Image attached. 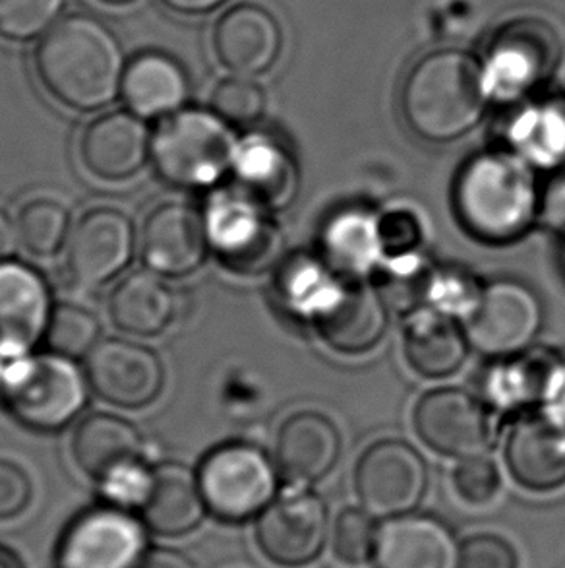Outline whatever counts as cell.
I'll return each mask as SVG.
<instances>
[{"label":"cell","mask_w":565,"mask_h":568,"mask_svg":"<svg viewBox=\"0 0 565 568\" xmlns=\"http://www.w3.org/2000/svg\"><path fill=\"white\" fill-rule=\"evenodd\" d=\"M0 568H25V565L14 549L0 544Z\"/></svg>","instance_id":"816d5d0a"},{"label":"cell","mask_w":565,"mask_h":568,"mask_svg":"<svg viewBox=\"0 0 565 568\" xmlns=\"http://www.w3.org/2000/svg\"><path fill=\"white\" fill-rule=\"evenodd\" d=\"M101 2H105V4H129L132 0H101Z\"/></svg>","instance_id":"f5cc1de1"},{"label":"cell","mask_w":565,"mask_h":568,"mask_svg":"<svg viewBox=\"0 0 565 568\" xmlns=\"http://www.w3.org/2000/svg\"><path fill=\"white\" fill-rule=\"evenodd\" d=\"M212 253L243 277L271 274L287 256V241L274 212L237 185L217 186L202 210Z\"/></svg>","instance_id":"8992f818"},{"label":"cell","mask_w":565,"mask_h":568,"mask_svg":"<svg viewBox=\"0 0 565 568\" xmlns=\"http://www.w3.org/2000/svg\"><path fill=\"white\" fill-rule=\"evenodd\" d=\"M403 352L417 375L440 381L461 371L471 344L459 321L434 308L421 307L407 315Z\"/></svg>","instance_id":"4316f807"},{"label":"cell","mask_w":565,"mask_h":568,"mask_svg":"<svg viewBox=\"0 0 565 568\" xmlns=\"http://www.w3.org/2000/svg\"><path fill=\"white\" fill-rule=\"evenodd\" d=\"M212 111L230 126H253L266 111V93L248 77H233L215 85Z\"/></svg>","instance_id":"ab89813d"},{"label":"cell","mask_w":565,"mask_h":568,"mask_svg":"<svg viewBox=\"0 0 565 568\" xmlns=\"http://www.w3.org/2000/svg\"><path fill=\"white\" fill-rule=\"evenodd\" d=\"M541 409H546L565 419V352L556 354V362L552 367L551 381H548Z\"/></svg>","instance_id":"7dc6e473"},{"label":"cell","mask_w":565,"mask_h":568,"mask_svg":"<svg viewBox=\"0 0 565 568\" xmlns=\"http://www.w3.org/2000/svg\"><path fill=\"white\" fill-rule=\"evenodd\" d=\"M461 544L448 524L430 515L388 518L380 526L376 568H459Z\"/></svg>","instance_id":"cb8c5ba5"},{"label":"cell","mask_w":565,"mask_h":568,"mask_svg":"<svg viewBox=\"0 0 565 568\" xmlns=\"http://www.w3.org/2000/svg\"><path fill=\"white\" fill-rule=\"evenodd\" d=\"M33 484L25 469L14 460L0 458V523L12 520L30 507Z\"/></svg>","instance_id":"f6af8a7d"},{"label":"cell","mask_w":565,"mask_h":568,"mask_svg":"<svg viewBox=\"0 0 565 568\" xmlns=\"http://www.w3.org/2000/svg\"><path fill=\"white\" fill-rule=\"evenodd\" d=\"M84 369L93 394L123 409L150 406L165 386L160 355L131 339H101L85 357Z\"/></svg>","instance_id":"9a60e30c"},{"label":"cell","mask_w":565,"mask_h":568,"mask_svg":"<svg viewBox=\"0 0 565 568\" xmlns=\"http://www.w3.org/2000/svg\"><path fill=\"white\" fill-rule=\"evenodd\" d=\"M378 212L351 204L337 207L321 223L318 254L345 280L370 282L386 261Z\"/></svg>","instance_id":"44dd1931"},{"label":"cell","mask_w":565,"mask_h":568,"mask_svg":"<svg viewBox=\"0 0 565 568\" xmlns=\"http://www.w3.org/2000/svg\"><path fill=\"white\" fill-rule=\"evenodd\" d=\"M153 484V468L147 466L145 458L124 464L115 471H111L97 481L101 499L109 505L126 508V510H142L147 500Z\"/></svg>","instance_id":"b9f144b4"},{"label":"cell","mask_w":565,"mask_h":568,"mask_svg":"<svg viewBox=\"0 0 565 568\" xmlns=\"http://www.w3.org/2000/svg\"><path fill=\"white\" fill-rule=\"evenodd\" d=\"M564 268H565V246H564Z\"/></svg>","instance_id":"db71d44e"},{"label":"cell","mask_w":565,"mask_h":568,"mask_svg":"<svg viewBox=\"0 0 565 568\" xmlns=\"http://www.w3.org/2000/svg\"><path fill=\"white\" fill-rule=\"evenodd\" d=\"M230 178L233 185L274 214L292 206L302 186L297 155L269 132H250L238 139Z\"/></svg>","instance_id":"d6986e66"},{"label":"cell","mask_w":565,"mask_h":568,"mask_svg":"<svg viewBox=\"0 0 565 568\" xmlns=\"http://www.w3.org/2000/svg\"><path fill=\"white\" fill-rule=\"evenodd\" d=\"M124 103L142 119H165L181 111L191 95V84L178 62L167 54L144 53L124 70Z\"/></svg>","instance_id":"1f68e13d"},{"label":"cell","mask_w":565,"mask_h":568,"mask_svg":"<svg viewBox=\"0 0 565 568\" xmlns=\"http://www.w3.org/2000/svg\"><path fill=\"white\" fill-rule=\"evenodd\" d=\"M35 69L47 92L76 111H97L123 88V47L92 16H69L41 39Z\"/></svg>","instance_id":"7a4b0ae2"},{"label":"cell","mask_w":565,"mask_h":568,"mask_svg":"<svg viewBox=\"0 0 565 568\" xmlns=\"http://www.w3.org/2000/svg\"><path fill=\"white\" fill-rule=\"evenodd\" d=\"M206 500L198 474L181 462H165L153 468V484L140 516L147 530L163 538H183L204 523Z\"/></svg>","instance_id":"484cf974"},{"label":"cell","mask_w":565,"mask_h":568,"mask_svg":"<svg viewBox=\"0 0 565 568\" xmlns=\"http://www.w3.org/2000/svg\"><path fill=\"white\" fill-rule=\"evenodd\" d=\"M20 243L12 217L0 207V262L14 258L16 246Z\"/></svg>","instance_id":"681fc988"},{"label":"cell","mask_w":565,"mask_h":568,"mask_svg":"<svg viewBox=\"0 0 565 568\" xmlns=\"http://www.w3.org/2000/svg\"><path fill=\"white\" fill-rule=\"evenodd\" d=\"M142 516L101 503L78 515L56 547L59 568H136L150 551Z\"/></svg>","instance_id":"9c48e42d"},{"label":"cell","mask_w":565,"mask_h":568,"mask_svg":"<svg viewBox=\"0 0 565 568\" xmlns=\"http://www.w3.org/2000/svg\"><path fill=\"white\" fill-rule=\"evenodd\" d=\"M505 146L535 170L565 168V95L554 93L520 103L504 126Z\"/></svg>","instance_id":"83f0119b"},{"label":"cell","mask_w":565,"mask_h":568,"mask_svg":"<svg viewBox=\"0 0 565 568\" xmlns=\"http://www.w3.org/2000/svg\"><path fill=\"white\" fill-rule=\"evenodd\" d=\"M428 464L401 438H382L368 446L355 468V489L362 508L376 518L414 513L428 491Z\"/></svg>","instance_id":"7c38bea8"},{"label":"cell","mask_w":565,"mask_h":568,"mask_svg":"<svg viewBox=\"0 0 565 568\" xmlns=\"http://www.w3.org/2000/svg\"><path fill=\"white\" fill-rule=\"evenodd\" d=\"M64 0H0V38L30 41L51 30Z\"/></svg>","instance_id":"60d3db41"},{"label":"cell","mask_w":565,"mask_h":568,"mask_svg":"<svg viewBox=\"0 0 565 568\" xmlns=\"http://www.w3.org/2000/svg\"><path fill=\"white\" fill-rule=\"evenodd\" d=\"M238 139L222 116L181 109L161 119L152 134L153 170L161 181L186 191H214L230 175Z\"/></svg>","instance_id":"5b68a950"},{"label":"cell","mask_w":565,"mask_h":568,"mask_svg":"<svg viewBox=\"0 0 565 568\" xmlns=\"http://www.w3.org/2000/svg\"><path fill=\"white\" fill-rule=\"evenodd\" d=\"M505 466L527 491L564 487L565 419L541 407L517 415L505 438Z\"/></svg>","instance_id":"ac0fdd59"},{"label":"cell","mask_w":565,"mask_h":568,"mask_svg":"<svg viewBox=\"0 0 565 568\" xmlns=\"http://www.w3.org/2000/svg\"><path fill=\"white\" fill-rule=\"evenodd\" d=\"M225 0H165L167 7L173 8L176 12H184V14H202V12H209L215 7L223 4Z\"/></svg>","instance_id":"f907efd6"},{"label":"cell","mask_w":565,"mask_h":568,"mask_svg":"<svg viewBox=\"0 0 565 568\" xmlns=\"http://www.w3.org/2000/svg\"><path fill=\"white\" fill-rule=\"evenodd\" d=\"M101 342L97 316L74 303H56L47 326L45 344L49 352L74 362L85 359Z\"/></svg>","instance_id":"8d00e7d4"},{"label":"cell","mask_w":565,"mask_h":568,"mask_svg":"<svg viewBox=\"0 0 565 568\" xmlns=\"http://www.w3.org/2000/svg\"><path fill=\"white\" fill-rule=\"evenodd\" d=\"M328 536V505L308 487L290 485L256 518L258 547L279 567L302 568L316 561Z\"/></svg>","instance_id":"4fadbf2b"},{"label":"cell","mask_w":565,"mask_h":568,"mask_svg":"<svg viewBox=\"0 0 565 568\" xmlns=\"http://www.w3.org/2000/svg\"><path fill=\"white\" fill-rule=\"evenodd\" d=\"M282 33L276 16L258 4L230 8L214 30L217 59L237 77L268 72L281 53Z\"/></svg>","instance_id":"d4e9b609"},{"label":"cell","mask_w":565,"mask_h":568,"mask_svg":"<svg viewBox=\"0 0 565 568\" xmlns=\"http://www.w3.org/2000/svg\"><path fill=\"white\" fill-rule=\"evenodd\" d=\"M538 223L565 237V168L552 171L541 191Z\"/></svg>","instance_id":"bcb514c9"},{"label":"cell","mask_w":565,"mask_h":568,"mask_svg":"<svg viewBox=\"0 0 565 568\" xmlns=\"http://www.w3.org/2000/svg\"><path fill=\"white\" fill-rule=\"evenodd\" d=\"M453 487L466 505L486 507L502 491V474L489 454L474 456L459 460L453 469Z\"/></svg>","instance_id":"7bdbcfd3"},{"label":"cell","mask_w":565,"mask_h":568,"mask_svg":"<svg viewBox=\"0 0 565 568\" xmlns=\"http://www.w3.org/2000/svg\"><path fill=\"white\" fill-rule=\"evenodd\" d=\"M90 390L85 369L49 349L0 359V404L28 429L69 427L84 412Z\"/></svg>","instance_id":"277c9868"},{"label":"cell","mask_w":565,"mask_h":568,"mask_svg":"<svg viewBox=\"0 0 565 568\" xmlns=\"http://www.w3.org/2000/svg\"><path fill=\"white\" fill-rule=\"evenodd\" d=\"M386 261L427 253L428 225L411 204H391L378 212Z\"/></svg>","instance_id":"74e56055"},{"label":"cell","mask_w":565,"mask_h":568,"mask_svg":"<svg viewBox=\"0 0 565 568\" xmlns=\"http://www.w3.org/2000/svg\"><path fill=\"white\" fill-rule=\"evenodd\" d=\"M70 450L78 468L95 481L145 458L144 440L134 423L113 414H92L78 423Z\"/></svg>","instance_id":"4dcf8cb0"},{"label":"cell","mask_w":565,"mask_h":568,"mask_svg":"<svg viewBox=\"0 0 565 568\" xmlns=\"http://www.w3.org/2000/svg\"><path fill=\"white\" fill-rule=\"evenodd\" d=\"M490 95L484 69L471 54L443 49L422 57L401 88V115L414 136L450 144L481 124Z\"/></svg>","instance_id":"3957f363"},{"label":"cell","mask_w":565,"mask_h":568,"mask_svg":"<svg viewBox=\"0 0 565 568\" xmlns=\"http://www.w3.org/2000/svg\"><path fill=\"white\" fill-rule=\"evenodd\" d=\"M16 230L28 253L49 258L66 246L72 231V215L69 207L56 200L33 199L20 210Z\"/></svg>","instance_id":"e575fe53"},{"label":"cell","mask_w":565,"mask_h":568,"mask_svg":"<svg viewBox=\"0 0 565 568\" xmlns=\"http://www.w3.org/2000/svg\"><path fill=\"white\" fill-rule=\"evenodd\" d=\"M341 448V433L328 415L298 412L282 422L274 460L287 484L310 487L336 468Z\"/></svg>","instance_id":"7402d4cb"},{"label":"cell","mask_w":565,"mask_h":568,"mask_svg":"<svg viewBox=\"0 0 565 568\" xmlns=\"http://www.w3.org/2000/svg\"><path fill=\"white\" fill-rule=\"evenodd\" d=\"M196 474L207 513L225 523L258 518L276 499L281 479L276 460L245 440L207 453Z\"/></svg>","instance_id":"52a82bcc"},{"label":"cell","mask_w":565,"mask_h":568,"mask_svg":"<svg viewBox=\"0 0 565 568\" xmlns=\"http://www.w3.org/2000/svg\"><path fill=\"white\" fill-rule=\"evenodd\" d=\"M459 568H520V555L497 534H474L461 544Z\"/></svg>","instance_id":"ee69618b"},{"label":"cell","mask_w":565,"mask_h":568,"mask_svg":"<svg viewBox=\"0 0 565 568\" xmlns=\"http://www.w3.org/2000/svg\"><path fill=\"white\" fill-rule=\"evenodd\" d=\"M434 266L428 253L391 258L383 261L370 282L382 295L390 311L409 315L417 308L427 307L428 285Z\"/></svg>","instance_id":"836d02e7"},{"label":"cell","mask_w":565,"mask_h":568,"mask_svg":"<svg viewBox=\"0 0 565 568\" xmlns=\"http://www.w3.org/2000/svg\"><path fill=\"white\" fill-rule=\"evenodd\" d=\"M176 297L152 270L123 277L109 297V316L119 331L153 338L175 321Z\"/></svg>","instance_id":"d6a6232c"},{"label":"cell","mask_w":565,"mask_h":568,"mask_svg":"<svg viewBox=\"0 0 565 568\" xmlns=\"http://www.w3.org/2000/svg\"><path fill=\"white\" fill-rule=\"evenodd\" d=\"M80 158L93 178L126 181L150 162L152 132L132 111L97 116L82 132Z\"/></svg>","instance_id":"ffe728a7"},{"label":"cell","mask_w":565,"mask_h":568,"mask_svg":"<svg viewBox=\"0 0 565 568\" xmlns=\"http://www.w3.org/2000/svg\"><path fill=\"white\" fill-rule=\"evenodd\" d=\"M134 251L136 230L131 217L119 207H93L70 231L64 272L76 287H100L126 270Z\"/></svg>","instance_id":"5bb4252c"},{"label":"cell","mask_w":565,"mask_h":568,"mask_svg":"<svg viewBox=\"0 0 565 568\" xmlns=\"http://www.w3.org/2000/svg\"><path fill=\"white\" fill-rule=\"evenodd\" d=\"M312 326L337 354H368L388 332L390 307L372 282L347 280L343 290Z\"/></svg>","instance_id":"603a6c76"},{"label":"cell","mask_w":565,"mask_h":568,"mask_svg":"<svg viewBox=\"0 0 565 568\" xmlns=\"http://www.w3.org/2000/svg\"><path fill=\"white\" fill-rule=\"evenodd\" d=\"M136 568H199L188 555L168 547H150Z\"/></svg>","instance_id":"c3c4849f"},{"label":"cell","mask_w":565,"mask_h":568,"mask_svg":"<svg viewBox=\"0 0 565 568\" xmlns=\"http://www.w3.org/2000/svg\"><path fill=\"white\" fill-rule=\"evenodd\" d=\"M559 51L558 33L541 18L523 16L505 23L482 67L490 100L523 103L535 98L558 67Z\"/></svg>","instance_id":"ba28073f"},{"label":"cell","mask_w":565,"mask_h":568,"mask_svg":"<svg viewBox=\"0 0 565 568\" xmlns=\"http://www.w3.org/2000/svg\"><path fill=\"white\" fill-rule=\"evenodd\" d=\"M558 349L531 347L523 354L494 359L482 377V398L496 414H523L543 406Z\"/></svg>","instance_id":"f1b7e54d"},{"label":"cell","mask_w":565,"mask_h":568,"mask_svg":"<svg viewBox=\"0 0 565 568\" xmlns=\"http://www.w3.org/2000/svg\"><path fill=\"white\" fill-rule=\"evenodd\" d=\"M536 170L507 146L471 155L459 168L451 202L461 227L486 245H510L538 223Z\"/></svg>","instance_id":"6da1fadb"},{"label":"cell","mask_w":565,"mask_h":568,"mask_svg":"<svg viewBox=\"0 0 565 568\" xmlns=\"http://www.w3.org/2000/svg\"><path fill=\"white\" fill-rule=\"evenodd\" d=\"M413 423L424 445L455 460L484 456L496 443V412L482 396L463 388L422 394L414 406Z\"/></svg>","instance_id":"30bf717a"},{"label":"cell","mask_w":565,"mask_h":568,"mask_svg":"<svg viewBox=\"0 0 565 568\" xmlns=\"http://www.w3.org/2000/svg\"><path fill=\"white\" fill-rule=\"evenodd\" d=\"M209 253L206 222L198 207L165 202L145 215L140 254L147 270L165 277L191 276Z\"/></svg>","instance_id":"2e32d148"},{"label":"cell","mask_w":565,"mask_h":568,"mask_svg":"<svg viewBox=\"0 0 565 568\" xmlns=\"http://www.w3.org/2000/svg\"><path fill=\"white\" fill-rule=\"evenodd\" d=\"M486 284L473 270L458 264H435L428 285L427 307L466 323L481 305Z\"/></svg>","instance_id":"d590c367"},{"label":"cell","mask_w":565,"mask_h":568,"mask_svg":"<svg viewBox=\"0 0 565 568\" xmlns=\"http://www.w3.org/2000/svg\"><path fill=\"white\" fill-rule=\"evenodd\" d=\"M345 282L320 254L292 253L274 272V295L290 318L314 324L343 290Z\"/></svg>","instance_id":"f546056e"},{"label":"cell","mask_w":565,"mask_h":568,"mask_svg":"<svg viewBox=\"0 0 565 568\" xmlns=\"http://www.w3.org/2000/svg\"><path fill=\"white\" fill-rule=\"evenodd\" d=\"M543 324L538 293L525 282L500 277L484 287L481 305L466 321L465 332L474 352L502 359L531 349Z\"/></svg>","instance_id":"8fae6325"},{"label":"cell","mask_w":565,"mask_h":568,"mask_svg":"<svg viewBox=\"0 0 565 568\" xmlns=\"http://www.w3.org/2000/svg\"><path fill=\"white\" fill-rule=\"evenodd\" d=\"M56 303L41 272L25 262H0V359L35 352Z\"/></svg>","instance_id":"e0dca14e"},{"label":"cell","mask_w":565,"mask_h":568,"mask_svg":"<svg viewBox=\"0 0 565 568\" xmlns=\"http://www.w3.org/2000/svg\"><path fill=\"white\" fill-rule=\"evenodd\" d=\"M378 534L380 526L376 524V516L364 508H345L331 530L333 554L349 567L367 565L374 559Z\"/></svg>","instance_id":"f35d334b"}]
</instances>
